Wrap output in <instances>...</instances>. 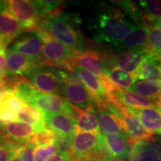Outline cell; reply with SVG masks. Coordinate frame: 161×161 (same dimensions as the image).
Instances as JSON below:
<instances>
[{
  "label": "cell",
  "instance_id": "cell-1",
  "mask_svg": "<svg viewBox=\"0 0 161 161\" xmlns=\"http://www.w3.org/2000/svg\"><path fill=\"white\" fill-rule=\"evenodd\" d=\"M118 8L104 3L88 23V30L96 43L115 47L136 27Z\"/></svg>",
  "mask_w": 161,
  "mask_h": 161
},
{
  "label": "cell",
  "instance_id": "cell-2",
  "mask_svg": "<svg viewBox=\"0 0 161 161\" xmlns=\"http://www.w3.org/2000/svg\"><path fill=\"white\" fill-rule=\"evenodd\" d=\"M81 23L78 14L61 11L40 19L37 29L49 34L73 51L84 52L91 48L82 32Z\"/></svg>",
  "mask_w": 161,
  "mask_h": 161
},
{
  "label": "cell",
  "instance_id": "cell-3",
  "mask_svg": "<svg viewBox=\"0 0 161 161\" xmlns=\"http://www.w3.org/2000/svg\"><path fill=\"white\" fill-rule=\"evenodd\" d=\"M55 69L60 83V94L73 108L83 111L95 108V100L75 73L58 68Z\"/></svg>",
  "mask_w": 161,
  "mask_h": 161
},
{
  "label": "cell",
  "instance_id": "cell-4",
  "mask_svg": "<svg viewBox=\"0 0 161 161\" xmlns=\"http://www.w3.org/2000/svg\"><path fill=\"white\" fill-rule=\"evenodd\" d=\"M36 30L43 41L40 65L71 72L69 60L75 57L78 52L64 45L49 34L39 29Z\"/></svg>",
  "mask_w": 161,
  "mask_h": 161
},
{
  "label": "cell",
  "instance_id": "cell-5",
  "mask_svg": "<svg viewBox=\"0 0 161 161\" xmlns=\"http://www.w3.org/2000/svg\"><path fill=\"white\" fill-rule=\"evenodd\" d=\"M71 154L74 160L98 158L108 161L104 150L103 136L101 131L75 133L72 136Z\"/></svg>",
  "mask_w": 161,
  "mask_h": 161
},
{
  "label": "cell",
  "instance_id": "cell-6",
  "mask_svg": "<svg viewBox=\"0 0 161 161\" xmlns=\"http://www.w3.org/2000/svg\"><path fill=\"white\" fill-rule=\"evenodd\" d=\"M102 56V52L90 49L84 52H78L69 62L80 66L95 75L100 80L106 91L110 95L116 85H114L104 73V66Z\"/></svg>",
  "mask_w": 161,
  "mask_h": 161
},
{
  "label": "cell",
  "instance_id": "cell-7",
  "mask_svg": "<svg viewBox=\"0 0 161 161\" xmlns=\"http://www.w3.org/2000/svg\"><path fill=\"white\" fill-rule=\"evenodd\" d=\"M148 55L146 49L129 50L115 55L103 53V63L104 67H117L133 76Z\"/></svg>",
  "mask_w": 161,
  "mask_h": 161
},
{
  "label": "cell",
  "instance_id": "cell-8",
  "mask_svg": "<svg viewBox=\"0 0 161 161\" xmlns=\"http://www.w3.org/2000/svg\"><path fill=\"white\" fill-rule=\"evenodd\" d=\"M8 8L14 16L25 32L37 29V24L41 19L35 1L11 0L8 1Z\"/></svg>",
  "mask_w": 161,
  "mask_h": 161
},
{
  "label": "cell",
  "instance_id": "cell-9",
  "mask_svg": "<svg viewBox=\"0 0 161 161\" xmlns=\"http://www.w3.org/2000/svg\"><path fill=\"white\" fill-rule=\"evenodd\" d=\"M25 78L40 92L55 96L60 94V83L54 67L40 65L28 73Z\"/></svg>",
  "mask_w": 161,
  "mask_h": 161
},
{
  "label": "cell",
  "instance_id": "cell-10",
  "mask_svg": "<svg viewBox=\"0 0 161 161\" xmlns=\"http://www.w3.org/2000/svg\"><path fill=\"white\" fill-rule=\"evenodd\" d=\"M23 32L19 21L10 11L8 1H0V39L5 47Z\"/></svg>",
  "mask_w": 161,
  "mask_h": 161
},
{
  "label": "cell",
  "instance_id": "cell-11",
  "mask_svg": "<svg viewBox=\"0 0 161 161\" xmlns=\"http://www.w3.org/2000/svg\"><path fill=\"white\" fill-rule=\"evenodd\" d=\"M40 65V61L37 58L21 55L8 49L6 56L5 77L17 78L25 76Z\"/></svg>",
  "mask_w": 161,
  "mask_h": 161
},
{
  "label": "cell",
  "instance_id": "cell-12",
  "mask_svg": "<svg viewBox=\"0 0 161 161\" xmlns=\"http://www.w3.org/2000/svg\"><path fill=\"white\" fill-rule=\"evenodd\" d=\"M69 64L71 72L75 74L86 89L91 94L92 98L95 100L96 104L100 102H107L111 98V95L106 91L100 80L95 75L75 64L70 62Z\"/></svg>",
  "mask_w": 161,
  "mask_h": 161
},
{
  "label": "cell",
  "instance_id": "cell-13",
  "mask_svg": "<svg viewBox=\"0 0 161 161\" xmlns=\"http://www.w3.org/2000/svg\"><path fill=\"white\" fill-rule=\"evenodd\" d=\"M103 146L109 161H126L130 152V142L125 134L105 135Z\"/></svg>",
  "mask_w": 161,
  "mask_h": 161
},
{
  "label": "cell",
  "instance_id": "cell-14",
  "mask_svg": "<svg viewBox=\"0 0 161 161\" xmlns=\"http://www.w3.org/2000/svg\"><path fill=\"white\" fill-rule=\"evenodd\" d=\"M35 133L33 127L22 122L0 123V134L13 145L27 143Z\"/></svg>",
  "mask_w": 161,
  "mask_h": 161
},
{
  "label": "cell",
  "instance_id": "cell-15",
  "mask_svg": "<svg viewBox=\"0 0 161 161\" xmlns=\"http://www.w3.org/2000/svg\"><path fill=\"white\" fill-rule=\"evenodd\" d=\"M42 49L43 41L38 35L37 30L35 29L29 31V33H27L16 40L10 50L21 55L37 58L40 61Z\"/></svg>",
  "mask_w": 161,
  "mask_h": 161
},
{
  "label": "cell",
  "instance_id": "cell-16",
  "mask_svg": "<svg viewBox=\"0 0 161 161\" xmlns=\"http://www.w3.org/2000/svg\"><path fill=\"white\" fill-rule=\"evenodd\" d=\"M44 122L46 128L57 135L73 136L75 134L76 119L59 113H45Z\"/></svg>",
  "mask_w": 161,
  "mask_h": 161
},
{
  "label": "cell",
  "instance_id": "cell-17",
  "mask_svg": "<svg viewBox=\"0 0 161 161\" xmlns=\"http://www.w3.org/2000/svg\"><path fill=\"white\" fill-rule=\"evenodd\" d=\"M128 161H161V150L154 139L130 143Z\"/></svg>",
  "mask_w": 161,
  "mask_h": 161
},
{
  "label": "cell",
  "instance_id": "cell-18",
  "mask_svg": "<svg viewBox=\"0 0 161 161\" xmlns=\"http://www.w3.org/2000/svg\"><path fill=\"white\" fill-rule=\"evenodd\" d=\"M128 110L138 118L140 124L151 134L161 135V113L158 108H130Z\"/></svg>",
  "mask_w": 161,
  "mask_h": 161
},
{
  "label": "cell",
  "instance_id": "cell-19",
  "mask_svg": "<svg viewBox=\"0 0 161 161\" xmlns=\"http://www.w3.org/2000/svg\"><path fill=\"white\" fill-rule=\"evenodd\" d=\"M23 104L11 90L0 96V123L17 121V114Z\"/></svg>",
  "mask_w": 161,
  "mask_h": 161
},
{
  "label": "cell",
  "instance_id": "cell-20",
  "mask_svg": "<svg viewBox=\"0 0 161 161\" xmlns=\"http://www.w3.org/2000/svg\"><path fill=\"white\" fill-rule=\"evenodd\" d=\"M96 110L99 130L102 134H125L121 120L115 114L102 106H96Z\"/></svg>",
  "mask_w": 161,
  "mask_h": 161
},
{
  "label": "cell",
  "instance_id": "cell-21",
  "mask_svg": "<svg viewBox=\"0 0 161 161\" xmlns=\"http://www.w3.org/2000/svg\"><path fill=\"white\" fill-rule=\"evenodd\" d=\"M116 101L122 105L130 108H158V103L154 101L142 97L138 94L127 91L116 86L110 94Z\"/></svg>",
  "mask_w": 161,
  "mask_h": 161
},
{
  "label": "cell",
  "instance_id": "cell-22",
  "mask_svg": "<svg viewBox=\"0 0 161 161\" xmlns=\"http://www.w3.org/2000/svg\"><path fill=\"white\" fill-rule=\"evenodd\" d=\"M148 23L137 25L114 49L117 52H125L134 49H146L148 39Z\"/></svg>",
  "mask_w": 161,
  "mask_h": 161
},
{
  "label": "cell",
  "instance_id": "cell-23",
  "mask_svg": "<svg viewBox=\"0 0 161 161\" xmlns=\"http://www.w3.org/2000/svg\"><path fill=\"white\" fill-rule=\"evenodd\" d=\"M17 120L24 122L35 128L36 133L46 129L43 111L35 107L24 103L18 113Z\"/></svg>",
  "mask_w": 161,
  "mask_h": 161
},
{
  "label": "cell",
  "instance_id": "cell-24",
  "mask_svg": "<svg viewBox=\"0 0 161 161\" xmlns=\"http://www.w3.org/2000/svg\"><path fill=\"white\" fill-rule=\"evenodd\" d=\"M129 91L154 101L158 106L161 102V81L139 80L133 84Z\"/></svg>",
  "mask_w": 161,
  "mask_h": 161
},
{
  "label": "cell",
  "instance_id": "cell-25",
  "mask_svg": "<svg viewBox=\"0 0 161 161\" xmlns=\"http://www.w3.org/2000/svg\"><path fill=\"white\" fill-rule=\"evenodd\" d=\"M100 131L96 115V107L86 110H78L76 119L75 133Z\"/></svg>",
  "mask_w": 161,
  "mask_h": 161
},
{
  "label": "cell",
  "instance_id": "cell-26",
  "mask_svg": "<svg viewBox=\"0 0 161 161\" xmlns=\"http://www.w3.org/2000/svg\"><path fill=\"white\" fill-rule=\"evenodd\" d=\"M146 50L154 59H161V22L148 24Z\"/></svg>",
  "mask_w": 161,
  "mask_h": 161
},
{
  "label": "cell",
  "instance_id": "cell-27",
  "mask_svg": "<svg viewBox=\"0 0 161 161\" xmlns=\"http://www.w3.org/2000/svg\"><path fill=\"white\" fill-rule=\"evenodd\" d=\"M133 77L136 80H146L150 81H161V74L159 72L157 60L148 55Z\"/></svg>",
  "mask_w": 161,
  "mask_h": 161
},
{
  "label": "cell",
  "instance_id": "cell-28",
  "mask_svg": "<svg viewBox=\"0 0 161 161\" xmlns=\"http://www.w3.org/2000/svg\"><path fill=\"white\" fill-rule=\"evenodd\" d=\"M104 73L114 85L127 91H129L131 86L136 81L132 75L117 67H104Z\"/></svg>",
  "mask_w": 161,
  "mask_h": 161
},
{
  "label": "cell",
  "instance_id": "cell-29",
  "mask_svg": "<svg viewBox=\"0 0 161 161\" xmlns=\"http://www.w3.org/2000/svg\"><path fill=\"white\" fill-rule=\"evenodd\" d=\"M139 5L142 10L146 23L161 22V0H141Z\"/></svg>",
  "mask_w": 161,
  "mask_h": 161
},
{
  "label": "cell",
  "instance_id": "cell-30",
  "mask_svg": "<svg viewBox=\"0 0 161 161\" xmlns=\"http://www.w3.org/2000/svg\"><path fill=\"white\" fill-rule=\"evenodd\" d=\"M110 3L117 6L118 8L123 12L125 15L127 14L134 21L135 25H140L146 23L144 19L142 11L134 2L121 0V1H110Z\"/></svg>",
  "mask_w": 161,
  "mask_h": 161
},
{
  "label": "cell",
  "instance_id": "cell-31",
  "mask_svg": "<svg viewBox=\"0 0 161 161\" xmlns=\"http://www.w3.org/2000/svg\"><path fill=\"white\" fill-rule=\"evenodd\" d=\"M37 4L38 11H39L40 17L43 18L49 17L55 14L62 11V6H63V1H57V0H39L35 1Z\"/></svg>",
  "mask_w": 161,
  "mask_h": 161
},
{
  "label": "cell",
  "instance_id": "cell-32",
  "mask_svg": "<svg viewBox=\"0 0 161 161\" xmlns=\"http://www.w3.org/2000/svg\"><path fill=\"white\" fill-rule=\"evenodd\" d=\"M56 134L51 130L46 128L43 131L37 132L31 136L30 142L36 148H45L53 146L55 143Z\"/></svg>",
  "mask_w": 161,
  "mask_h": 161
},
{
  "label": "cell",
  "instance_id": "cell-33",
  "mask_svg": "<svg viewBox=\"0 0 161 161\" xmlns=\"http://www.w3.org/2000/svg\"><path fill=\"white\" fill-rule=\"evenodd\" d=\"M36 147L31 142L23 145H14V150L22 161H34V153Z\"/></svg>",
  "mask_w": 161,
  "mask_h": 161
},
{
  "label": "cell",
  "instance_id": "cell-34",
  "mask_svg": "<svg viewBox=\"0 0 161 161\" xmlns=\"http://www.w3.org/2000/svg\"><path fill=\"white\" fill-rule=\"evenodd\" d=\"M72 140V136L57 135L56 134L54 146H55L57 152L67 153V154H71Z\"/></svg>",
  "mask_w": 161,
  "mask_h": 161
},
{
  "label": "cell",
  "instance_id": "cell-35",
  "mask_svg": "<svg viewBox=\"0 0 161 161\" xmlns=\"http://www.w3.org/2000/svg\"><path fill=\"white\" fill-rule=\"evenodd\" d=\"M57 151L54 145L45 148H37L34 153V161H47Z\"/></svg>",
  "mask_w": 161,
  "mask_h": 161
},
{
  "label": "cell",
  "instance_id": "cell-36",
  "mask_svg": "<svg viewBox=\"0 0 161 161\" xmlns=\"http://www.w3.org/2000/svg\"><path fill=\"white\" fill-rule=\"evenodd\" d=\"M13 146L0 134V161H8L13 154Z\"/></svg>",
  "mask_w": 161,
  "mask_h": 161
},
{
  "label": "cell",
  "instance_id": "cell-37",
  "mask_svg": "<svg viewBox=\"0 0 161 161\" xmlns=\"http://www.w3.org/2000/svg\"><path fill=\"white\" fill-rule=\"evenodd\" d=\"M6 56L7 52L5 49L0 51V78H5L6 73Z\"/></svg>",
  "mask_w": 161,
  "mask_h": 161
},
{
  "label": "cell",
  "instance_id": "cell-38",
  "mask_svg": "<svg viewBox=\"0 0 161 161\" xmlns=\"http://www.w3.org/2000/svg\"><path fill=\"white\" fill-rule=\"evenodd\" d=\"M47 161H73V159L70 154L56 152Z\"/></svg>",
  "mask_w": 161,
  "mask_h": 161
},
{
  "label": "cell",
  "instance_id": "cell-39",
  "mask_svg": "<svg viewBox=\"0 0 161 161\" xmlns=\"http://www.w3.org/2000/svg\"><path fill=\"white\" fill-rule=\"evenodd\" d=\"M8 161H22L19 157L18 156V154L14 152V146H13V154H11V158H10Z\"/></svg>",
  "mask_w": 161,
  "mask_h": 161
},
{
  "label": "cell",
  "instance_id": "cell-40",
  "mask_svg": "<svg viewBox=\"0 0 161 161\" xmlns=\"http://www.w3.org/2000/svg\"><path fill=\"white\" fill-rule=\"evenodd\" d=\"M157 65H158L159 72H160V73L161 74V59L157 60Z\"/></svg>",
  "mask_w": 161,
  "mask_h": 161
},
{
  "label": "cell",
  "instance_id": "cell-41",
  "mask_svg": "<svg viewBox=\"0 0 161 161\" xmlns=\"http://www.w3.org/2000/svg\"><path fill=\"white\" fill-rule=\"evenodd\" d=\"M4 49H5V46L3 45V43H2L1 39H0V51H1V50Z\"/></svg>",
  "mask_w": 161,
  "mask_h": 161
},
{
  "label": "cell",
  "instance_id": "cell-42",
  "mask_svg": "<svg viewBox=\"0 0 161 161\" xmlns=\"http://www.w3.org/2000/svg\"><path fill=\"white\" fill-rule=\"evenodd\" d=\"M73 161H91L90 159H88V158H84V159H82V160H74Z\"/></svg>",
  "mask_w": 161,
  "mask_h": 161
},
{
  "label": "cell",
  "instance_id": "cell-43",
  "mask_svg": "<svg viewBox=\"0 0 161 161\" xmlns=\"http://www.w3.org/2000/svg\"><path fill=\"white\" fill-rule=\"evenodd\" d=\"M158 108L159 110H160V113H161V102H160V104H159V106H158Z\"/></svg>",
  "mask_w": 161,
  "mask_h": 161
},
{
  "label": "cell",
  "instance_id": "cell-44",
  "mask_svg": "<svg viewBox=\"0 0 161 161\" xmlns=\"http://www.w3.org/2000/svg\"><path fill=\"white\" fill-rule=\"evenodd\" d=\"M5 79V78H0V82H2V81H3Z\"/></svg>",
  "mask_w": 161,
  "mask_h": 161
},
{
  "label": "cell",
  "instance_id": "cell-45",
  "mask_svg": "<svg viewBox=\"0 0 161 161\" xmlns=\"http://www.w3.org/2000/svg\"><path fill=\"white\" fill-rule=\"evenodd\" d=\"M159 142H160V145H161V136H160V139H159Z\"/></svg>",
  "mask_w": 161,
  "mask_h": 161
}]
</instances>
